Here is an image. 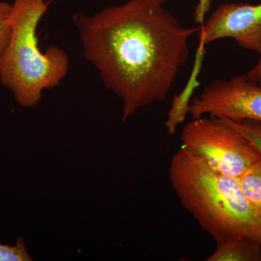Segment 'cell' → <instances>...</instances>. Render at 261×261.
Wrapping results in <instances>:
<instances>
[{
  "mask_svg": "<svg viewBox=\"0 0 261 261\" xmlns=\"http://www.w3.org/2000/svg\"><path fill=\"white\" fill-rule=\"evenodd\" d=\"M84 58L123 102L125 121L167 97L190 56L189 41L200 25L182 27L163 6L130 0L94 15L73 17Z\"/></svg>",
  "mask_w": 261,
  "mask_h": 261,
  "instance_id": "1",
  "label": "cell"
},
{
  "mask_svg": "<svg viewBox=\"0 0 261 261\" xmlns=\"http://www.w3.org/2000/svg\"><path fill=\"white\" fill-rule=\"evenodd\" d=\"M169 179L182 206L217 245L241 238L261 241V216L245 198L238 178L216 171L181 147L171 159Z\"/></svg>",
  "mask_w": 261,
  "mask_h": 261,
  "instance_id": "2",
  "label": "cell"
},
{
  "mask_svg": "<svg viewBox=\"0 0 261 261\" xmlns=\"http://www.w3.org/2000/svg\"><path fill=\"white\" fill-rule=\"evenodd\" d=\"M50 2L14 0L12 5L10 40L0 56V82L22 107L37 106L43 91L59 85L69 69L63 49L49 46L43 53L38 44V25Z\"/></svg>",
  "mask_w": 261,
  "mask_h": 261,
  "instance_id": "3",
  "label": "cell"
},
{
  "mask_svg": "<svg viewBox=\"0 0 261 261\" xmlns=\"http://www.w3.org/2000/svg\"><path fill=\"white\" fill-rule=\"evenodd\" d=\"M181 147L190 149L216 171L238 178L261 155L240 132L210 116L192 118L182 128Z\"/></svg>",
  "mask_w": 261,
  "mask_h": 261,
  "instance_id": "4",
  "label": "cell"
},
{
  "mask_svg": "<svg viewBox=\"0 0 261 261\" xmlns=\"http://www.w3.org/2000/svg\"><path fill=\"white\" fill-rule=\"evenodd\" d=\"M192 118L209 115L232 121L250 120L261 123V85L247 75H233L228 80H217L205 87L190 102Z\"/></svg>",
  "mask_w": 261,
  "mask_h": 261,
  "instance_id": "5",
  "label": "cell"
},
{
  "mask_svg": "<svg viewBox=\"0 0 261 261\" xmlns=\"http://www.w3.org/2000/svg\"><path fill=\"white\" fill-rule=\"evenodd\" d=\"M200 27L195 61L197 66H202L206 44L223 38H231L244 49L261 54V3L220 5Z\"/></svg>",
  "mask_w": 261,
  "mask_h": 261,
  "instance_id": "6",
  "label": "cell"
},
{
  "mask_svg": "<svg viewBox=\"0 0 261 261\" xmlns=\"http://www.w3.org/2000/svg\"><path fill=\"white\" fill-rule=\"evenodd\" d=\"M206 260L261 261V241L241 238L220 244Z\"/></svg>",
  "mask_w": 261,
  "mask_h": 261,
  "instance_id": "7",
  "label": "cell"
},
{
  "mask_svg": "<svg viewBox=\"0 0 261 261\" xmlns=\"http://www.w3.org/2000/svg\"><path fill=\"white\" fill-rule=\"evenodd\" d=\"M238 182L245 198L261 216V160L242 175Z\"/></svg>",
  "mask_w": 261,
  "mask_h": 261,
  "instance_id": "8",
  "label": "cell"
},
{
  "mask_svg": "<svg viewBox=\"0 0 261 261\" xmlns=\"http://www.w3.org/2000/svg\"><path fill=\"white\" fill-rule=\"evenodd\" d=\"M219 118L244 136L261 155V123L250 120L236 121L223 117Z\"/></svg>",
  "mask_w": 261,
  "mask_h": 261,
  "instance_id": "9",
  "label": "cell"
},
{
  "mask_svg": "<svg viewBox=\"0 0 261 261\" xmlns=\"http://www.w3.org/2000/svg\"><path fill=\"white\" fill-rule=\"evenodd\" d=\"M32 257L25 247L23 238H19L15 245L0 244V261H31Z\"/></svg>",
  "mask_w": 261,
  "mask_h": 261,
  "instance_id": "10",
  "label": "cell"
},
{
  "mask_svg": "<svg viewBox=\"0 0 261 261\" xmlns=\"http://www.w3.org/2000/svg\"><path fill=\"white\" fill-rule=\"evenodd\" d=\"M12 5L0 1V56L4 53L10 38V15Z\"/></svg>",
  "mask_w": 261,
  "mask_h": 261,
  "instance_id": "11",
  "label": "cell"
},
{
  "mask_svg": "<svg viewBox=\"0 0 261 261\" xmlns=\"http://www.w3.org/2000/svg\"><path fill=\"white\" fill-rule=\"evenodd\" d=\"M213 0H198L194 13V21L198 25L204 24L205 15L208 13L211 8Z\"/></svg>",
  "mask_w": 261,
  "mask_h": 261,
  "instance_id": "12",
  "label": "cell"
},
{
  "mask_svg": "<svg viewBox=\"0 0 261 261\" xmlns=\"http://www.w3.org/2000/svg\"><path fill=\"white\" fill-rule=\"evenodd\" d=\"M246 75L249 80L253 81L255 83L261 85V54H260V58H259L257 64L247 73Z\"/></svg>",
  "mask_w": 261,
  "mask_h": 261,
  "instance_id": "13",
  "label": "cell"
},
{
  "mask_svg": "<svg viewBox=\"0 0 261 261\" xmlns=\"http://www.w3.org/2000/svg\"><path fill=\"white\" fill-rule=\"evenodd\" d=\"M139 4L147 6H163L167 0H133Z\"/></svg>",
  "mask_w": 261,
  "mask_h": 261,
  "instance_id": "14",
  "label": "cell"
}]
</instances>
